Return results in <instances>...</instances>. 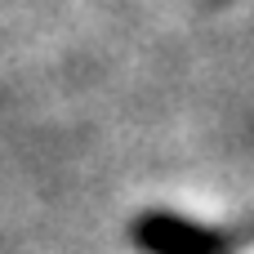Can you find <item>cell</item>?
I'll use <instances>...</instances> for the list:
<instances>
[{"label": "cell", "mask_w": 254, "mask_h": 254, "mask_svg": "<svg viewBox=\"0 0 254 254\" xmlns=\"http://www.w3.org/2000/svg\"><path fill=\"white\" fill-rule=\"evenodd\" d=\"M143 241L147 246H156L161 254H201L205 246H210V237L201 232V228H192V223H179V219H147L143 223Z\"/></svg>", "instance_id": "obj_1"}, {"label": "cell", "mask_w": 254, "mask_h": 254, "mask_svg": "<svg viewBox=\"0 0 254 254\" xmlns=\"http://www.w3.org/2000/svg\"><path fill=\"white\" fill-rule=\"evenodd\" d=\"M246 254H254V246H250V250H246Z\"/></svg>", "instance_id": "obj_2"}]
</instances>
